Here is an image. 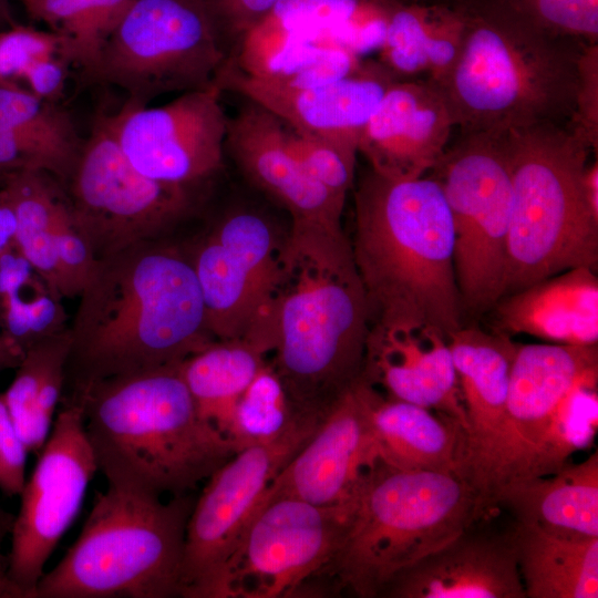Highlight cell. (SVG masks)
I'll use <instances>...</instances> for the list:
<instances>
[{
  "instance_id": "6da1fadb",
  "label": "cell",
  "mask_w": 598,
  "mask_h": 598,
  "mask_svg": "<svg viewBox=\"0 0 598 598\" xmlns=\"http://www.w3.org/2000/svg\"><path fill=\"white\" fill-rule=\"evenodd\" d=\"M258 321L272 341L270 364L293 411L321 422L360 380L371 326L342 227L290 220L277 282Z\"/></svg>"
},
{
  "instance_id": "7a4b0ae2",
  "label": "cell",
  "mask_w": 598,
  "mask_h": 598,
  "mask_svg": "<svg viewBox=\"0 0 598 598\" xmlns=\"http://www.w3.org/2000/svg\"><path fill=\"white\" fill-rule=\"evenodd\" d=\"M79 298L69 326V393L181 364L216 341L189 252L163 238L99 259Z\"/></svg>"
},
{
  "instance_id": "3957f363",
  "label": "cell",
  "mask_w": 598,
  "mask_h": 598,
  "mask_svg": "<svg viewBox=\"0 0 598 598\" xmlns=\"http://www.w3.org/2000/svg\"><path fill=\"white\" fill-rule=\"evenodd\" d=\"M167 365L91 383L76 400L97 471L109 484L172 496L190 493L235 453Z\"/></svg>"
},
{
  "instance_id": "277c9868",
  "label": "cell",
  "mask_w": 598,
  "mask_h": 598,
  "mask_svg": "<svg viewBox=\"0 0 598 598\" xmlns=\"http://www.w3.org/2000/svg\"><path fill=\"white\" fill-rule=\"evenodd\" d=\"M350 243L371 323L417 317L447 337L463 326L452 218L432 176L392 179L370 168L354 190Z\"/></svg>"
},
{
  "instance_id": "5b68a950",
  "label": "cell",
  "mask_w": 598,
  "mask_h": 598,
  "mask_svg": "<svg viewBox=\"0 0 598 598\" xmlns=\"http://www.w3.org/2000/svg\"><path fill=\"white\" fill-rule=\"evenodd\" d=\"M464 12L461 50L431 81L455 125L507 133L573 114L578 52L497 0Z\"/></svg>"
},
{
  "instance_id": "8992f818",
  "label": "cell",
  "mask_w": 598,
  "mask_h": 598,
  "mask_svg": "<svg viewBox=\"0 0 598 598\" xmlns=\"http://www.w3.org/2000/svg\"><path fill=\"white\" fill-rule=\"evenodd\" d=\"M486 513L478 493L456 473L404 471L378 460L349 503L342 539L322 577L339 590L377 598L398 573Z\"/></svg>"
},
{
  "instance_id": "52a82bcc",
  "label": "cell",
  "mask_w": 598,
  "mask_h": 598,
  "mask_svg": "<svg viewBox=\"0 0 598 598\" xmlns=\"http://www.w3.org/2000/svg\"><path fill=\"white\" fill-rule=\"evenodd\" d=\"M190 493L162 496L107 483L75 542L44 571L35 598L181 597Z\"/></svg>"
},
{
  "instance_id": "ba28073f",
  "label": "cell",
  "mask_w": 598,
  "mask_h": 598,
  "mask_svg": "<svg viewBox=\"0 0 598 598\" xmlns=\"http://www.w3.org/2000/svg\"><path fill=\"white\" fill-rule=\"evenodd\" d=\"M506 143L512 209L503 296L571 268L597 271L598 214L584 189L590 147L554 123L509 131Z\"/></svg>"
},
{
  "instance_id": "9c48e42d",
  "label": "cell",
  "mask_w": 598,
  "mask_h": 598,
  "mask_svg": "<svg viewBox=\"0 0 598 598\" xmlns=\"http://www.w3.org/2000/svg\"><path fill=\"white\" fill-rule=\"evenodd\" d=\"M226 59L206 0H133L81 75L145 106L163 94L208 87Z\"/></svg>"
},
{
  "instance_id": "30bf717a",
  "label": "cell",
  "mask_w": 598,
  "mask_h": 598,
  "mask_svg": "<svg viewBox=\"0 0 598 598\" xmlns=\"http://www.w3.org/2000/svg\"><path fill=\"white\" fill-rule=\"evenodd\" d=\"M507 133L468 132L432 167L447 203L463 313L503 296L512 209Z\"/></svg>"
},
{
  "instance_id": "8fae6325",
  "label": "cell",
  "mask_w": 598,
  "mask_h": 598,
  "mask_svg": "<svg viewBox=\"0 0 598 598\" xmlns=\"http://www.w3.org/2000/svg\"><path fill=\"white\" fill-rule=\"evenodd\" d=\"M597 377V344L517 346L507 393L501 487L557 472L584 445L586 440L576 434L578 408L596 391Z\"/></svg>"
},
{
  "instance_id": "7c38bea8",
  "label": "cell",
  "mask_w": 598,
  "mask_h": 598,
  "mask_svg": "<svg viewBox=\"0 0 598 598\" xmlns=\"http://www.w3.org/2000/svg\"><path fill=\"white\" fill-rule=\"evenodd\" d=\"M64 183L72 217L97 260L162 238L193 208L192 187L148 178L131 165L106 114L95 118Z\"/></svg>"
},
{
  "instance_id": "4fadbf2b",
  "label": "cell",
  "mask_w": 598,
  "mask_h": 598,
  "mask_svg": "<svg viewBox=\"0 0 598 598\" xmlns=\"http://www.w3.org/2000/svg\"><path fill=\"white\" fill-rule=\"evenodd\" d=\"M349 503L320 506L293 497L264 496L226 565L216 598L302 594L332 561Z\"/></svg>"
},
{
  "instance_id": "5bb4252c",
  "label": "cell",
  "mask_w": 598,
  "mask_h": 598,
  "mask_svg": "<svg viewBox=\"0 0 598 598\" xmlns=\"http://www.w3.org/2000/svg\"><path fill=\"white\" fill-rule=\"evenodd\" d=\"M318 426L300 423L277 440L247 446L207 478L186 526L181 597L216 598L226 565L267 488Z\"/></svg>"
},
{
  "instance_id": "9a60e30c",
  "label": "cell",
  "mask_w": 598,
  "mask_h": 598,
  "mask_svg": "<svg viewBox=\"0 0 598 598\" xmlns=\"http://www.w3.org/2000/svg\"><path fill=\"white\" fill-rule=\"evenodd\" d=\"M51 432L20 493L14 514L9 576L24 598H35L45 564L76 518L97 471L81 404L63 396Z\"/></svg>"
},
{
  "instance_id": "2e32d148",
  "label": "cell",
  "mask_w": 598,
  "mask_h": 598,
  "mask_svg": "<svg viewBox=\"0 0 598 598\" xmlns=\"http://www.w3.org/2000/svg\"><path fill=\"white\" fill-rule=\"evenodd\" d=\"M280 235L262 210L239 205L189 252L216 340L245 336L266 311L279 274L286 233Z\"/></svg>"
},
{
  "instance_id": "e0dca14e",
  "label": "cell",
  "mask_w": 598,
  "mask_h": 598,
  "mask_svg": "<svg viewBox=\"0 0 598 598\" xmlns=\"http://www.w3.org/2000/svg\"><path fill=\"white\" fill-rule=\"evenodd\" d=\"M223 91L208 87L181 93L161 106L130 103L109 115L114 137L142 175L193 187L223 166L228 116Z\"/></svg>"
},
{
  "instance_id": "ac0fdd59",
  "label": "cell",
  "mask_w": 598,
  "mask_h": 598,
  "mask_svg": "<svg viewBox=\"0 0 598 598\" xmlns=\"http://www.w3.org/2000/svg\"><path fill=\"white\" fill-rule=\"evenodd\" d=\"M447 339L466 415L458 475L489 511L503 482L507 393L518 344L507 334L464 326Z\"/></svg>"
},
{
  "instance_id": "d6986e66",
  "label": "cell",
  "mask_w": 598,
  "mask_h": 598,
  "mask_svg": "<svg viewBox=\"0 0 598 598\" xmlns=\"http://www.w3.org/2000/svg\"><path fill=\"white\" fill-rule=\"evenodd\" d=\"M394 81L381 63L370 61L336 81L292 87L249 76L226 60L214 83L266 109L292 131L357 157L361 133Z\"/></svg>"
},
{
  "instance_id": "ffe728a7",
  "label": "cell",
  "mask_w": 598,
  "mask_h": 598,
  "mask_svg": "<svg viewBox=\"0 0 598 598\" xmlns=\"http://www.w3.org/2000/svg\"><path fill=\"white\" fill-rule=\"evenodd\" d=\"M360 380L388 396L433 410L461 423L466 415L447 336L425 319L374 321Z\"/></svg>"
},
{
  "instance_id": "44dd1931",
  "label": "cell",
  "mask_w": 598,
  "mask_h": 598,
  "mask_svg": "<svg viewBox=\"0 0 598 598\" xmlns=\"http://www.w3.org/2000/svg\"><path fill=\"white\" fill-rule=\"evenodd\" d=\"M377 461L367 405L357 382L283 466L265 496L343 505Z\"/></svg>"
},
{
  "instance_id": "7402d4cb",
  "label": "cell",
  "mask_w": 598,
  "mask_h": 598,
  "mask_svg": "<svg viewBox=\"0 0 598 598\" xmlns=\"http://www.w3.org/2000/svg\"><path fill=\"white\" fill-rule=\"evenodd\" d=\"M455 126L441 91L427 81H394L368 120L358 144L378 174L424 176L439 161Z\"/></svg>"
},
{
  "instance_id": "603a6c76",
  "label": "cell",
  "mask_w": 598,
  "mask_h": 598,
  "mask_svg": "<svg viewBox=\"0 0 598 598\" xmlns=\"http://www.w3.org/2000/svg\"><path fill=\"white\" fill-rule=\"evenodd\" d=\"M247 102L228 117L225 152L245 178L290 215L342 227L344 203L311 178L291 154L285 124L260 105Z\"/></svg>"
},
{
  "instance_id": "cb8c5ba5",
  "label": "cell",
  "mask_w": 598,
  "mask_h": 598,
  "mask_svg": "<svg viewBox=\"0 0 598 598\" xmlns=\"http://www.w3.org/2000/svg\"><path fill=\"white\" fill-rule=\"evenodd\" d=\"M385 598H526L508 534L475 532L454 539L398 573Z\"/></svg>"
},
{
  "instance_id": "d4e9b609",
  "label": "cell",
  "mask_w": 598,
  "mask_h": 598,
  "mask_svg": "<svg viewBox=\"0 0 598 598\" xmlns=\"http://www.w3.org/2000/svg\"><path fill=\"white\" fill-rule=\"evenodd\" d=\"M597 271L576 267L503 296L493 306L497 332L528 334L551 343L598 342Z\"/></svg>"
},
{
  "instance_id": "484cf974",
  "label": "cell",
  "mask_w": 598,
  "mask_h": 598,
  "mask_svg": "<svg viewBox=\"0 0 598 598\" xmlns=\"http://www.w3.org/2000/svg\"><path fill=\"white\" fill-rule=\"evenodd\" d=\"M70 114L16 83H0V179L41 171L64 183L83 145Z\"/></svg>"
},
{
  "instance_id": "4316f807",
  "label": "cell",
  "mask_w": 598,
  "mask_h": 598,
  "mask_svg": "<svg viewBox=\"0 0 598 598\" xmlns=\"http://www.w3.org/2000/svg\"><path fill=\"white\" fill-rule=\"evenodd\" d=\"M358 385L379 461L404 471L458 475L464 444L460 422L421 405L384 396L362 380Z\"/></svg>"
},
{
  "instance_id": "83f0119b",
  "label": "cell",
  "mask_w": 598,
  "mask_h": 598,
  "mask_svg": "<svg viewBox=\"0 0 598 598\" xmlns=\"http://www.w3.org/2000/svg\"><path fill=\"white\" fill-rule=\"evenodd\" d=\"M515 522L570 537H598V453L557 472L509 482L493 498Z\"/></svg>"
},
{
  "instance_id": "f1b7e54d",
  "label": "cell",
  "mask_w": 598,
  "mask_h": 598,
  "mask_svg": "<svg viewBox=\"0 0 598 598\" xmlns=\"http://www.w3.org/2000/svg\"><path fill=\"white\" fill-rule=\"evenodd\" d=\"M507 534L526 598L598 597V537L570 538L517 522Z\"/></svg>"
},
{
  "instance_id": "f546056e",
  "label": "cell",
  "mask_w": 598,
  "mask_h": 598,
  "mask_svg": "<svg viewBox=\"0 0 598 598\" xmlns=\"http://www.w3.org/2000/svg\"><path fill=\"white\" fill-rule=\"evenodd\" d=\"M464 12L398 3L380 47V63L393 75L443 76L454 64L464 33Z\"/></svg>"
},
{
  "instance_id": "4dcf8cb0",
  "label": "cell",
  "mask_w": 598,
  "mask_h": 598,
  "mask_svg": "<svg viewBox=\"0 0 598 598\" xmlns=\"http://www.w3.org/2000/svg\"><path fill=\"white\" fill-rule=\"evenodd\" d=\"M268 353V344L248 332L216 340L181 363L182 378L199 414L224 436L239 398L267 362Z\"/></svg>"
},
{
  "instance_id": "1f68e13d",
  "label": "cell",
  "mask_w": 598,
  "mask_h": 598,
  "mask_svg": "<svg viewBox=\"0 0 598 598\" xmlns=\"http://www.w3.org/2000/svg\"><path fill=\"white\" fill-rule=\"evenodd\" d=\"M70 347L69 328L30 347L2 392L28 453L38 455L51 432L65 388Z\"/></svg>"
},
{
  "instance_id": "d6a6232c",
  "label": "cell",
  "mask_w": 598,
  "mask_h": 598,
  "mask_svg": "<svg viewBox=\"0 0 598 598\" xmlns=\"http://www.w3.org/2000/svg\"><path fill=\"white\" fill-rule=\"evenodd\" d=\"M62 299L16 246L0 254V324L21 357L69 328Z\"/></svg>"
},
{
  "instance_id": "836d02e7",
  "label": "cell",
  "mask_w": 598,
  "mask_h": 598,
  "mask_svg": "<svg viewBox=\"0 0 598 598\" xmlns=\"http://www.w3.org/2000/svg\"><path fill=\"white\" fill-rule=\"evenodd\" d=\"M60 184L45 172L20 171L8 175L0 185L17 218L16 248L56 291L54 219L65 196Z\"/></svg>"
},
{
  "instance_id": "e575fe53",
  "label": "cell",
  "mask_w": 598,
  "mask_h": 598,
  "mask_svg": "<svg viewBox=\"0 0 598 598\" xmlns=\"http://www.w3.org/2000/svg\"><path fill=\"white\" fill-rule=\"evenodd\" d=\"M27 14L63 39L61 56L86 71L132 0H20Z\"/></svg>"
},
{
  "instance_id": "d590c367",
  "label": "cell",
  "mask_w": 598,
  "mask_h": 598,
  "mask_svg": "<svg viewBox=\"0 0 598 598\" xmlns=\"http://www.w3.org/2000/svg\"><path fill=\"white\" fill-rule=\"evenodd\" d=\"M305 422L321 423L296 414L279 377L266 362L239 398L225 436L237 453L277 440Z\"/></svg>"
},
{
  "instance_id": "8d00e7d4",
  "label": "cell",
  "mask_w": 598,
  "mask_h": 598,
  "mask_svg": "<svg viewBox=\"0 0 598 598\" xmlns=\"http://www.w3.org/2000/svg\"><path fill=\"white\" fill-rule=\"evenodd\" d=\"M497 1L550 34L598 41V0Z\"/></svg>"
},
{
  "instance_id": "74e56055",
  "label": "cell",
  "mask_w": 598,
  "mask_h": 598,
  "mask_svg": "<svg viewBox=\"0 0 598 598\" xmlns=\"http://www.w3.org/2000/svg\"><path fill=\"white\" fill-rule=\"evenodd\" d=\"M285 127L287 146L298 163L311 178L344 203L353 185L357 157L329 143Z\"/></svg>"
},
{
  "instance_id": "f35d334b",
  "label": "cell",
  "mask_w": 598,
  "mask_h": 598,
  "mask_svg": "<svg viewBox=\"0 0 598 598\" xmlns=\"http://www.w3.org/2000/svg\"><path fill=\"white\" fill-rule=\"evenodd\" d=\"M54 247L59 291L63 298L79 297L87 285L97 259L76 226L65 196L54 219Z\"/></svg>"
},
{
  "instance_id": "ab89813d",
  "label": "cell",
  "mask_w": 598,
  "mask_h": 598,
  "mask_svg": "<svg viewBox=\"0 0 598 598\" xmlns=\"http://www.w3.org/2000/svg\"><path fill=\"white\" fill-rule=\"evenodd\" d=\"M63 39L33 27L13 24L0 31V83H16L24 69L43 56L59 54Z\"/></svg>"
},
{
  "instance_id": "60d3db41",
  "label": "cell",
  "mask_w": 598,
  "mask_h": 598,
  "mask_svg": "<svg viewBox=\"0 0 598 598\" xmlns=\"http://www.w3.org/2000/svg\"><path fill=\"white\" fill-rule=\"evenodd\" d=\"M591 151L598 150V44L587 43L577 59V85L569 128Z\"/></svg>"
},
{
  "instance_id": "b9f144b4",
  "label": "cell",
  "mask_w": 598,
  "mask_h": 598,
  "mask_svg": "<svg viewBox=\"0 0 598 598\" xmlns=\"http://www.w3.org/2000/svg\"><path fill=\"white\" fill-rule=\"evenodd\" d=\"M279 2L280 0H206L225 51L228 44L234 47L233 51L240 39Z\"/></svg>"
},
{
  "instance_id": "7bdbcfd3",
  "label": "cell",
  "mask_w": 598,
  "mask_h": 598,
  "mask_svg": "<svg viewBox=\"0 0 598 598\" xmlns=\"http://www.w3.org/2000/svg\"><path fill=\"white\" fill-rule=\"evenodd\" d=\"M27 455L28 450L0 392V491L9 497L19 496L24 486Z\"/></svg>"
},
{
  "instance_id": "ee69618b",
  "label": "cell",
  "mask_w": 598,
  "mask_h": 598,
  "mask_svg": "<svg viewBox=\"0 0 598 598\" xmlns=\"http://www.w3.org/2000/svg\"><path fill=\"white\" fill-rule=\"evenodd\" d=\"M68 68L69 63L59 54L43 56L24 69L20 81L35 96L58 103L63 95Z\"/></svg>"
},
{
  "instance_id": "f6af8a7d",
  "label": "cell",
  "mask_w": 598,
  "mask_h": 598,
  "mask_svg": "<svg viewBox=\"0 0 598 598\" xmlns=\"http://www.w3.org/2000/svg\"><path fill=\"white\" fill-rule=\"evenodd\" d=\"M13 522L14 514L0 507V598H24L23 592L9 576L8 555L2 550L4 539L11 534Z\"/></svg>"
},
{
  "instance_id": "bcb514c9",
  "label": "cell",
  "mask_w": 598,
  "mask_h": 598,
  "mask_svg": "<svg viewBox=\"0 0 598 598\" xmlns=\"http://www.w3.org/2000/svg\"><path fill=\"white\" fill-rule=\"evenodd\" d=\"M584 189L591 209L598 214V162L587 164L584 173Z\"/></svg>"
},
{
  "instance_id": "7dc6e473",
  "label": "cell",
  "mask_w": 598,
  "mask_h": 598,
  "mask_svg": "<svg viewBox=\"0 0 598 598\" xmlns=\"http://www.w3.org/2000/svg\"><path fill=\"white\" fill-rule=\"evenodd\" d=\"M21 358V354L13 348L6 337L0 324V373L7 369L16 368Z\"/></svg>"
},
{
  "instance_id": "c3c4849f",
  "label": "cell",
  "mask_w": 598,
  "mask_h": 598,
  "mask_svg": "<svg viewBox=\"0 0 598 598\" xmlns=\"http://www.w3.org/2000/svg\"><path fill=\"white\" fill-rule=\"evenodd\" d=\"M11 0H0V25L11 27L16 24L10 9Z\"/></svg>"
},
{
  "instance_id": "681fc988",
  "label": "cell",
  "mask_w": 598,
  "mask_h": 598,
  "mask_svg": "<svg viewBox=\"0 0 598 598\" xmlns=\"http://www.w3.org/2000/svg\"><path fill=\"white\" fill-rule=\"evenodd\" d=\"M0 184H1V179H0Z\"/></svg>"
}]
</instances>
